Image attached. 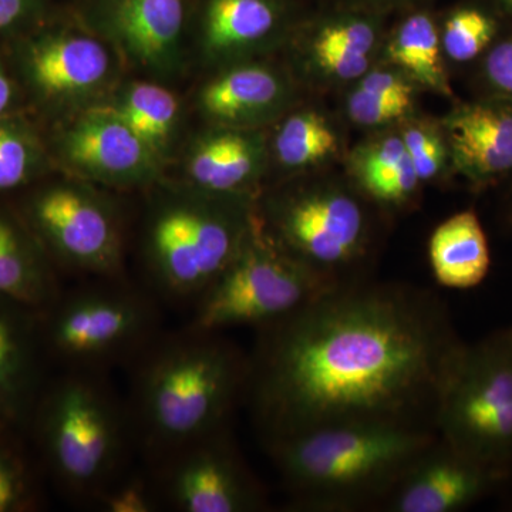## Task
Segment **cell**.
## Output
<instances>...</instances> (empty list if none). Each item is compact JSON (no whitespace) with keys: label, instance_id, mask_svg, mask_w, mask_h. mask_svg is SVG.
<instances>
[{"label":"cell","instance_id":"6da1fadb","mask_svg":"<svg viewBox=\"0 0 512 512\" xmlns=\"http://www.w3.org/2000/svg\"><path fill=\"white\" fill-rule=\"evenodd\" d=\"M464 345L429 289L339 286L256 329L244 404L262 444L343 424L437 433Z\"/></svg>","mask_w":512,"mask_h":512},{"label":"cell","instance_id":"7a4b0ae2","mask_svg":"<svg viewBox=\"0 0 512 512\" xmlns=\"http://www.w3.org/2000/svg\"><path fill=\"white\" fill-rule=\"evenodd\" d=\"M126 399L137 451L147 464L231 426L244 404L249 356L222 332L185 326L161 332L128 366Z\"/></svg>","mask_w":512,"mask_h":512},{"label":"cell","instance_id":"3957f363","mask_svg":"<svg viewBox=\"0 0 512 512\" xmlns=\"http://www.w3.org/2000/svg\"><path fill=\"white\" fill-rule=\"evenodd\" d=\"M439 437L387 424H343L264 444L293 510H382L407 471Z\"/></svg>","mask_w":512,"mask_h":512},{"label":"cell","instance_id":"277c9868","mask_svg":"<svg viewBox=\"0 0 512 512\" xmlns=\"http://www.w3.org/2000/svg\"><path fill=\"white\" fill-rule=\"evenodd\" d=\"M26 439L57 488L90 508L128 471L137 451L126 399L114 392L106 373L89 370L63 369L47 380Z\"/></svg>","mask_w":512,"mask_h":512},{"label":"cell","instance_id":"5b68a950","mask_svg":"<svg viewBox=\"0 0 512 512\" xmlns=\"http://www.w3.org/2000/svg\"><path fill=\"white\" fill-rule=\"evenodd\" d=\"M255 220L254 198L197 188L165 195L144 229V286L160 302L194 308L241 251Z\"/></svg>","mask_w":512,"mask_h":512},{"label":"cell","instance_id":"8992f818","mask_svg":"<svg viewBox=\"0 0 512 512\" xmlns=\"http://www.w3.org/2000/svg\"><path fill=\"white\" fill-rule=\"evenodd\" d=\"M160 303L124 276L62 289L40 313L47 357L63 369L107 373L128 367L163 332Z\"/></svg>","mask_w":512,"mask_h":512},{"label":"cell","instance_id":"52a82bcc","mask_svg":"<svg viewBox=\"0 0 512 512\" xmlns=\"http://www.w3.org/2000/svg\"><path fill=\"white\" fill-rule=\"evenodd\" d=\"M437 434L510 483L512 325L464 345L441 394Z\"/></svg>","mask_w":512,"mask_h":512},{"label":"cell","instance_id":"ba28073f","mask_svg":"<svg viewBox=\"0 0 512 512\" xmlns=\"http://www.w3.org/2000/svg\"><path fill=\"white\" fill-rule=\"evenodd\" d=\"M266 231L258 211L234 261L195 303L191 328L224 332L258 329L285 318L332 291Z\"/></svg>","mask_w":512,"mask_h":512},{"label":"cell","instance_id":"9c48e42d","mask_svg":"<svg viewBox=\"0 0 512 512\" xmlns=\"http://www.w3.org/2000/svg\"><path fill=\"white\" fill-rule=\"evenodd\" d=\"M259 220L298 261L333 288L366 281L359 268L372 225L366 202L346 185L315 183L272 198Z\"/></svg>","mask_w":512,"mask_h":512},{"label":"cell","instance_id":"30bf717a","mask_svg":"<svg viewBox=\"0 0 512 512\" xmlns=\"http://www.w3.org/2000/svg\"><path fill=\"white\" fill-rule=\"evenodd\" d=\"M25 215L52 264L93 279L124 276L119 212L106 198L79 185H52L30 198Z\"/></svg>","mask_w":512,"mask_h":512},{"label":"cell","instance_id":"8fae6325","mask_svg":"<svg viewBox=\"0 0 512 512\" xmlns=\"http://www.w3.org/2000/svg\"><path fill=\"white\" fill-rule=\"evenodd\" d=\"M161 504L178 512H259L268 497L245 463L231 426L175 448L150 464Z\"/></svg>","mask_w":512,"mask_h":512},{"label":"cell","instance_id":"7c38bea8","mask_svg":"<svg viewBox=\"0 0 512 512\" xmlns=\"http://www.w3.org/2000/svg\"><path fill=\"white\" fill-rule=\"evenodd\" d=\"M504 485L487 468L437 437L407 471L380 511H463Z\"/></svg>","mask_w":512,"mask_h":512},{"label":"cell","instance_id":"4fadbf2b","mask_svg":"<svg viewBox=\"0 0 512 512\" xmlns=\"http://www.w3.org/2000/svg\"><path fill=\"white\" fill-rule=\"evenodd\" d=\"M47 359L40 312L0 296V430L28 436Z\"/></svg>","mask_w":512,"mask_h":512},{"label":"cell","instance_id":"5bb4252c","mask_svg":"<svg viewBox=\"0 0 512 512\" xmlns=\"http://www.w3.org/2000/svg\"><path fill=\"white\" fill-rule=\"evenodd\" d=\"M62 151L74 171L99 183L144 184L157 173L156 150L110 107L76 121L62 138Z\"/></svg>","mask_w":512,"mask_h":512},{"label":"cell","instance_id":"9a60e30c","mask_svg":"<svg viewBox=\"0 0 512 512\" xmlns=\"http://www.w3.org/2000/svg\"><path fill=\"white\" fill-rule=\"evenodd\" d=\"M451 167L476 188L512 175V101L498 96L461 103L443 121Z\"/></svg>","mask_w":512,"mask_h":512},{"label":"cell","instance_id":"2e32d148","mask_svg":"<svg viewBox=\"0 0 512 512\" xmlns=\"http://www.w3.org/2000/svg\"><path fill=\"white\" fill-rule=\"evenodd\" d=\"M183 0H119L110 30L128 60L141 69L173 73L180 63Z\"/></svg>","mask_w":512,"mask_h":512},{"label":"cell","instance_id":"e0dca14e","mask_svg":"<svg viewBox=\"0 0 512 512\" xmlns=\"http://www.w3.org/2000/svg\"><path fill=\"white\" fill-rule=\"evenodd\" d=\"M106 46L90 36H47L30 47L28 72L40 92L59 99L99 89L110 74Z\"/></svg>","mask_w":512,"mask_h":512},{"label":"cell","instance_id":"ac0fdd59","mask_svg":"<svg viewBox=\"0 0 512 512\" xmlns=\"http://www.w3.org/2000/svg\"><path fill=\"white\" fill-rule=\"evenodd\" d=\"M264 158L261 136L225 130L195 146L187 171L197 190L252 198L251 187L262 174Z\"/></svg>","mask_w":512,"mask_h":512},{"label":"cell","instance_id":"d6986e66","mask_svg":"<svg viewBox=\"0 0 512 512\" xmlns=\"http://www.w3.org/2000/svg\"><path fill=\"white\" fill-rule=\"evenodd\" d=\"M0 212V296L45 312L62 293L53 264L35 235Z\"/></svg>","mask_w":512,"mask_h":512},{"label":"cell","instance_id":"ffe728a7","mask_svg":"<svg viewBox=\"0 0 512 512\" xmlns=\"http://www.w3.org/2000/svg\"><path fill=\"white\" fill-rule=\"evenodd\" d=\"M286 86L265 66H241L212 80L201 93L205 113L227 126L244 127L264 121L284 106Z\"/></svg>","mask_w":512,"mask_h":512},{"label":"cell","instance_id":"44dd1931","mask_svg":"<svg viewBox=\"0 0 512 512\" xmlns=\"http://www.w3.org/2000/svg\"><path fill=\"white\" fill-rule=\"evenodd\" d=\"M429 259L443 288L468 291L483 284L490 274L491 252L476 212L460 211L441 222L431 234Z\"/></svg>","mask_w":512,"mask_h":512},{"label":"cell","instance_id":"7402d4cb","mask_svg":"<svg viewBox=\"0 0 512 512\" xmlns=\"http://www.w3.org/2000/svg\"><path fill=\"white\" fill-rule=\"evenodd\" d=\"M278 19L271 0H211L205 20V49L215 59L244 55L272 36Z\"/></svg>","mask_w":512,"mask_h":512},{"label":"cell","instance_id":"603a6c76","mask_svg":"<svg viewBox=\"0 0 512 512\" xmlns=\"http://www.w3.org/2000/svg\"><path fill=\"white\" fill-rule=\"evenodd\" d=\"M386 56L412 82L440 96L453 97L444 66L440 32L426 13H417L404 20L390 39Z\"/></svg>","mask_w":512,"mask_h":512},{"label":"cell","instance_id":"cb8c5ba5","mask_svg":"<svg viewBox=\"0 0 512 512\" xmlns=\"http://www.w3.org/2000/svg\"><path fill=\"white\" fill-rule=\"evenodd\" d=\"M110 109L156 151L173 133L178 119L177 99L158 84H134Z\"/></svg>","mask_w":512,"mask_h":512},{"label":"cell","instance_id":"d4e9b609","mask_svg":"<svg viewBox=\"0 0 512 512\" xmlns=\"http://www.w3.org/2000/svg\"><path fill=\"white\" fill-rule=\"evenodd\" d=\"M339 141L328 121L313 111L293 114L275 137L279 163L291 170H303L338 153Z\"/></svg>","mask_w":512,"mask_h":512},{"label":"cell","instance_id":"484cf974","mask_svg":"<svg viewBox=\"0 0 512 512\" xmlns=\"http://www.w3.org/2000/svg\"><path fill=\"white\" fill-rule=\"evenodd\" d=\"M40 505L42 494L25 439L0 430V512L36 511Z\"/></svg>","mask_w":512,"mask_h":512},{"label":"cell","instance_id":"4316f807","mask_svg":"<svg viewBox=\"0 0 512 512\" xmlns=\"http://www.w3.org/2000/svg\"><path fill=\"white\" fill-rule=\"evenodd\" d=\"M497 13L478 6L454 10L440 33L441 47L448 59L456 63L481 59L501 35Z\"/></svg>","mask_w":512,"mask_h":512},{"label":"cell","instance_id":"83f0119b","mask_svg":"<svg viewBox=\"0 0 512 512\" xmlns=\"http://www.w3.org/2000/svg\"><path fill=\"white\" fill-rule=\"evenodd\" d=\"M379 40L376 20L366 16H340L326 22L312 37L311 56L370 57Z\"/></svg>","mask_w":512,"mask_h":512},{"label":"cell","instance_id":"f1b7e54d","mask_svg":"<svg viewBox=\"0 0 512 512\" xmlns=\"http://www.w3.org/2000/svg\"><path fill=\"white\" fill-rule=\"evenodd\" d=\"M407 153L402 136L389 134L367 141L352 156V174L369 200L397 174Z\"/></svg>","mask_w":512,"mask_h":512},{"label":"cell","instance_id":"f546056e","mask_svg":"<svg viewBox=\"0 0 512 512\" xmlns=\"http://www.w3.org/2000/svg\"><path fill=\"white\" fill-rule=\"evenodd\" d=\"M161 507L151 473L130 470L107 487L92 505L93 510L100 512H156Z\"/></svg>","mask_w":512,"mask_h":512},{"label":"cell","instance_id":"4dcf8cb0","mask_svg":"<svg viewBox=\"0 0 512 512\" xmlns=\"http://www.w3.org/2000/svg\"><path fill=\"white\" fill-rule=\"evenodd\" d=\"M402 138L421 183L444 173L447 163H450V153L443 130L426 123H413L404 128Z\"/></svg>","mask_w":512,"mask_h":512},{"label":"cell","instance_id":"1f68e13d","mask_svg":"<svg viewBox=\"0 0 512 512\" xmlns=\"http://www.w3.org/2000/svg\"><path fill=\"white\" fill-rule=\"evenodd\" d=\"M413 106L414 99L386 96L357 86L348 99V114L360 126L375 127L402 119Z\"/></svg>","mask_w":512,"mask_h":512},{"label":"cell","instance_id":"d6a6232c","mask_svg":"<svg viewBox=\"0 0 512 512\" xmlns=\"http://www.w3.org/2000/svg\"><path fill=\"white\" fill-rule=\"evenodd\" d=\"M35 153L28 137L9 126H0V192L13 190L29 180Z\"/></svg>","mask_w":512,"mask_h":512},{"label":"cell","instance_id":"836d02e7","mask_svg":"<svg viewBox=\"0 0 512 512\" xmlns=\"http://www.w3.org/2000/svg\"><path fill=\"white\" fill-rule=\"evenodd\" d=\"M481 77L487 86V96L512 101V30L501 32L493 46L481 57Z\"/></svg>","mask_w":512,"mask_h":512},{"label":"cell","instance_id":"e575fe53","mask_svg":"<svg viewBox=\"0 0 512 512\" xmlns=\"http://www.w3.org/2000/svg\"><path fill=\"white\" fill-rule=\"evenodd\" d=\"M26 0H0V29L9 28L26 12Z\"/></svg>","mask_w":512,"mask_h":512},{"label":"cell","instance_id":"d590c367","mask_svg":"<svg viewBox=\"0 0 512 512\" xmlns=\"http://www.w3.org/2000/svg\"><path fill=\"white\" fill-rule=\"evenodd\" d=\"M12 96V84L0 66V114L5 113V110L8 109Z\"/></svg>","mask_w":512,"mask_h":512},{"label":"cell","instance_id":"8d00e7d4","mask_svg":"<svg viewBox=\"0 0 512 512\" xmlns=\"http://www.w3.org/2000/svg\"><path fill=\"white\" fill-rule=\"evenodd\" d=\"M491 3L500 15L512 19V0H491Z\"/></svg>","mask_w":512,"mask_h":512},{"label":"cell","instance_id":"74e56055","mask_svg":"<svg viewBox=\"0 0 512 512\" xmlns=\"http://www.w3.org/2000/svg\"><path fill=\"white\" fill-rule=\"evenodd\" d=\"M507 507H508V510L512 511V495L510 497V500H508Z\"/></svg>","mask_w":512,"mask_h":512},{"label":"cell","instance_id":"f35d334b","mask_svg":"<svg viewBox=\"0 0 512 512\" xmlns=\"http://www.w3.org/2000/svg\"><path fill=\"white\" fill-rule=\"evenodd\" d=\"M511 220H512V207H511Z\"/></svg>","mask_w":512,"mask_h":512}]
</instances>
